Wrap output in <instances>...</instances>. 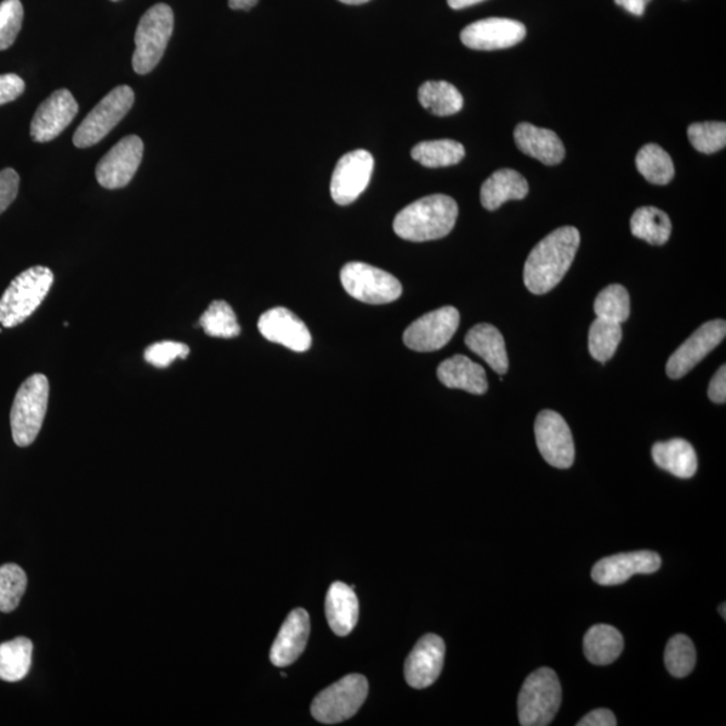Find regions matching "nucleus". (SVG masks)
<instances>
[{
	"mask_svg": "<svg viewBox=\"0 0 726 726\" xmlns=\"http://www.w3.org/2000/svg\"><path fill=\"white\" fill-rule=\"evenodd\" d=\"M368 693V683L361 674L346 675L315 697L312 716L322 724L346 722L360 711Z\"/></svg>",
	"mask_w": 726,
	"mask_h": 726,
	"instance_id": "7",
	"label": "nucleus"
},
{
	"mask_svg": "<svg viewBox=\"0 0 726 726\" xmlns=\"http://www.w3.org/2000/svg\"><path fill=\"white\" fill-rule=\"evenodd\" d=\"M308 611L297 609L288 615L271 649V662L277 667L292 665L303 654L310 638Z\"/></svg>",
	"mask_w": 726,
	"mask_h": 726,
	"instance_id": "20",
	"label": "nucleus"
},
{
	"mask_svg": "<svg viewBox=\"0 0 726 726\" xmlns=\"http://www.w3.org/2000/svg\"><path fill=\"white\" fill-rule=\"evenodd\" d=\"M261 336L272 343H279L295 353L310 350L312 338L308 326L293 312L276 308L264 312L259 320Z\"/></svg>",
	"mask_w": 726,
	"mask_h": 726,
	"instance_id": "19",
	"label": "nucleus"
},
{
	"mask_svg": "<svg viewBox=\"0 0 726 726\" xmlns=\"http://www.w3.org/2000/svg\"><path fill=\"white\" fill-rule=\"evenodd\" d=\"M112 2H118V0H112Z\"/></svg>",
	"mask_w": 726,
	"mask_h": 726,
	"instance_id": "51",
	"label": "nucleus"
},
{
	"mask_svg": "<svg viewBox=\"0 0 726 726\" xmlns=\"http://www.w3.org/2000/svg\"><path fill=\"white\" fill-rule=\"evenodd\" d=\"M709 399H711L714 404H725L726 402V367L725 365L718 368V372L714 374L711 384H709L708 389Z\"/></svg>",
	"mask_w": 726,
	"mask_h": 726,
	"instance_id": "43",
	"label": "nucleus"
},
{
	"mask_svg": "<svg viewBox=\"0 0 726 726\" xmlns=\"http://www.w3.org/2000/svg\"><path fill=\"white\" fill-rule=\"evenodd\" d=\"M339 2H342L345 4H363L371 2V0H339Z\"/></svg>",
	"mask_w": 726,
	"mask_h": 726,
	"instance_id": "48",
	"label": "nucleus"
},
{
	"mask_svg": "<svg viewBox=\"0 0 726 726\" xmlns=\"http://www.w3.org/2000/svg\"><path fill=\"white\" fill-rule=\"evenodd\" d=\"M643 2H644L646 4H649V3L651 2V0H643Z\"/></svg>",
	"mask_w": 726,
	"mask_h": 726,
	"instance_id": "50",
	"label": "nucleus"
},
{
	"mask_svg": "<svg viewBox=\"0 0 726 726\" xmlns=\"http://www.w3.org/2000/svg\"><path fill=\"white\" fill-rule=\"evenodd\" d=\"M518 149L527 157L537 159L547 166H555L564 161L565 147L553 130L521 123L514 130Z\"/></svg>",
	"mask_w": 726,
	"mask_h": 726,
	"instance_id": "21",
	"label": "nucleus"
},
{
	"mask_svg": "<svg viewBox=\"0 0 726 726\" xmlns=\"http://www.w3.org/2000/svg\"><path fill=\"white\" fill-rule=\"evenodd\" d=\"M27 576L24 569L16 564L0 566V611L3 614L18 609L26 592Z\"/></svg>",
	"mask_w": 726,
	"mask_h": 726,
	"instance_id": "36",
	"label": "nucleus"
},
{
	"mask_svg": "<svg viewBox=\"0 0 726 726\" xmlns=\"http://www.w3.org/2000/svg\"><path fill=\"white\" fill-rule=\"evenodd\" d=\"M340 281L351 298L367 304H388L402 295V286L389 272L365 263H349L340 271Z\"/></svg>",
	"mask_w": 726,
	"mask_h": 726,
	"instance_id": "9",
	"label": "nucleus"
},
{
	"mask_svg": "<svg viewBox=\"0 0 726 726\" xmlns=\"http://www.w3.org/2000/svg\"><path fill=\"white\" fill-rule=\"evenodd\" d=\"M631 312L627 289L619 285H612L603 289L594 300V314L600 320L622 323L626 322Z\"/></svg>",
	"mask_w": 726,
	"mask_h": 726,
	"instance_id": "35",
	"label": "nucleus"
},
{
	"mask_svg": "<svg viewBox=\"0 0 726 726\" xmlns=\"http://www.w3.org/2000/svg\"><path fill=\"white\" fill-rule=\"evenodd\" d=\"M651 453L658 467L680 479L691 478L699 468V459L693 446L684 439L656 442Z\"/></svg>",
	"mask_w": 726,
	"mask_h": 726,
	"instance_id": "26",
	"label": "nucleus"
},
{
	"mask_svg": "<svg viewBox=\"0 0 726 726\" xmlns=\"http://www.w3.org/2000/svg\"><path fill=\"white\" fill-rule=\"evenodd\" d=\"M459 325H461V314L455 308H441L428 312L406 328L404 343L408 349L418 353H433L450 342Z\"/></svg>",
	"mask_w": 726,
	"mask_h": 726,
	"instance_id": "10",
	"label": "nucleus"
},
{
	"mask_svg": "<svg viewBox=\"0 0 726 726\" xmlns=\"http://www.w3.org/2000/svg\"><path fill=\"white\" fill-rule=\"evenodd\" d=\"M725 606H726L725 603H723L722 606H719V614H722L723 619H726Z\"/></svg>",
	"mask_w": 726,
	"mask_h": 726,
	"instance_id": "49",
	"label": "nucleus"
},
{
	"mask_svg": "<svg viewBox=\"0 0 726 726\" xmlns=\"http://www.w3.org/2000/svg\"><path fill=\"white\" fill-rule=\"evenodd\" d=\"M259 3V0H229V8L231 10L249 11Z\"/></svg>",
	"mask_w": 726,
	"mask_h": 726,
	"instance_id": "46",
	"label": "nucleus"
},
{
	"mask_svg": "<svg viewBox=\"0 0 726 726\" xmlns=\"http://www.w3.org/2000/svg\"><path fill=\"white\" fill-rule=\"evenodd\" d=\"M527 195H529V184L524 175L512 168H502L481 185L480 202L485 209L493 212L508 201L524 200Z\"/></svg>",
	"mask_w": 726,
	"mask_h": 726,
	"instance_id": "24",
	"label": "nucleus"
},
{
	"mask_svg": "<svg viewBox=\"0 0 726 726\" xmlns=\"http://www.w3.org/2000/svg\"><path fill=\"white\" fill-rule=\"evenodd\" d=\"M637 168L646 180L654 185H667L674 178L675 170L671 155L661 146L646 145L637 155Z\"/></svg>",
	"mask_w": 726,
	"mask_h": 726,
	"instance_id": "32",
	"label": "nucleus"
},
{
	"mask_svg": "<svg viewBox=\"0 0 726 726\" xmlns=\"http://www.w3.org/2000/svg\"><path fill=\"white\" fill-rule=\"evenodd\" d=\"M190 354L189 346L180 342H173V340H163L151 345L145 351V360L152 366L167 367L177 360H185Z\"/></svg>",
	"mask_w": 726,
	"mask_h": 726,
	"instance_id": "40",
	"label": "nucleus"
},
{
	"mask_svg": "<svg viewBox=\"0 0 726 726\" xmlns=\"http://www.w3.org/2000/svg\"><path fill=\"white\" fill-rule=\"evenodd\" d=\"M561 706L558 674L549 667L538 668L525 679L518 697V717L524 726H547Z\"/></svg>",
	"mask_w": 726,
	"mask_h": 726,
	"instance_id": "6",
	"label": "nucleus"
},
{
	"mask_svg": "<svg viewBox=\"0 0 726 726\" xmlns=\"http://www.w3.org/2000/svg\"><path fill=\"white\" fill-rule=\"evenodd\" d=\"M458 203L442 195L424 197L396 215L393 229L404 240L424 242L450 235L456 224Z\"/></svg>",
	"mask_w": 726,
	"mask_h": 726,
	"instance_id": "2",
	"label": "nucleus"
},
{
	"mask_svg": "<svg viewBox=\"0 0 726 726\" xmlns=\"http://www.w3.org/2000/svg\"><path fill=\"white\" fill-rule=\"evenodd\" d=\"M54 283L47 266H32L16 276L0 299V325L13 328L24 323L41 305Z\"/></svg>",
	"mask_w": 726,
	"mask_h": 726,
	"instance_id": "3",
	"label": "nucleus"
},
{
	"mask_svg": "<svg viewBox=\"0 0 726 726\" xmlns=\"http://www.w3.org/2000/svg\"><path fill=\"white\" fill-rule=\"evenodd\" d=\"M466 345L473 353L489 363L493 372L501 374V376L508 373L506 343H504L503 336L497 327L487 325V323L476 325L467 333Z\"/></svg>",
	"mask_w": 726,
	"mask_h": 726,
	"instance_id": "25",
	"label": "nucleus"
},
{
	"mask_svg": "<svg viewBox=\"0 0 726 726\" xmlns=\"http://www.w3.org/2000/svg\"><path fill=\"white\" fill-rule=\"evenodd\" d=\"M448 5L453 10H462L471 8V5L485 2V0H447Z\"/></svg>",
	"mask_w": 726,
	"mask_h": 726,
	"instance_id": "47",
	"label": "nucleus"
},
{
	"mask_svg": "<svg viewBox=\"0 0 726 726\" xmlns=\"http://www.w3.org/2000/svg\"><path fill=\"white\" fill-rule=\"evenodd\" d=\"M418 100L436 116H451L462 111L464 100L456 87L447 82H427L418 89Z\"/></svg>",
	"mask_w": 726,
	"mask_h": 726,
	"instance_id": "30",
	"label": "nucleus"
},
{
	"mask_svg": "<svg viewBox=\"0 0 726 726\" xmlns=\"http://www.w3.org/2000/svg\"><path fill=\"white\" fill-rule=\"evenodd\" d=\"M697 661L694 643L686 635H675L668 640L665 650V663L668 673L684 678L693 672Z\"/></svg>",
	"mask_w": 726,
	"mask_h": 726,
	"instance_id": "37",
	"label": "nucleus"
},
{
	"mask_svg": "<svg viewBox=\"0 0 726 726\" xmlns=\"http://www.w3.org/2000/svg\"><path fill=\"white\" fill-rule=\"evenodd\" d=\"M688 138L697 151L702 152V154H714V152L725 149V123L706 122L691 124L688 128Z\"/></svg>",
	"mask_w": 726,
	"mask_h": 726,
	"instance_id": "38",
	"label": "nucleus"
},
{
	"mask_svg": "<svg viewBox=\"0 0 726 726\" xmlns=\"http://www.w3.org/2000/svg\"><path fill=\"white\" fill-rule=\"evenodd\" d=\"M20 175L13 168L0 172V214L15 201L18 196Z\"/></svg>",
	"mask_w": 726,
	"mask_h": 726,
	"instance_id": "41",
	"label": "nucleus"
},
{
	"mask_svg": "<svg viewBox=\"0 0 726 726\" xmlns=\"http://www.w3.org/2000/svg\"><path fill=\"white\" fill-rule=\"evenodd\" d=\"M660 554L640 552L621 553L601 559L592 569V578L600 586H619L634 575H649L661 568Z\"/></svg>",
	"mask_w": 726,
	"mask_h": 726,
	"instance_id": "17",
	"label": "nucleus"
},
{
	"mask_svg": "<svg viewBox=\"0 0 726 726\" xmlns=\"http://www.w3.org/2000/svg\"><path fill=\"white\" fill-rule=\"evenodd\" d=\"M726 336V322L716 320L706 322L699 330L694 331L686 342L679 346L675 353L668 359L666 365L667 376L679 379L686 376L699 363L712 353Z\"/></svg>",
	"mask_w": 726,
	"mask_h": 726,
	"instance_id": "14",
	"label": "nucleus"
},
{
	"mask_svg": "<svg viewBox=\"0 0 726 726\" xmlns=\"http://www.w3.org/2000/svg\"><path fill=\"white\" fill-rule=\"evenodd\" d=\"M49 381L41 373L28 377L16 391L11 410V433L16 446L28 447L37 439L47 416Z\"/></svg>",
	"mask_w": 726,
	"mask_h": 726,
	"instance_id": "4",
	"label": "nucleus"
},
{
	"mask_svg": "<svg viewBox=\"0 0 726 726\" xmlns=\"http://www.w3.org/2000/svg\"><path fill=\"white\" fill-rule=\"evenodd\" d=\"M580 247V234L573 226L552 231L537 243L526 260L525 286L531 293L552 291L564 279Z\"/></svg>",
	"mask_w": 726,
	"mask_h": 726,
	"instance_id": "1",
	"label": "nucleus"
},
{
	"mask_svg": "<svg viewBox=\"0 0 726 726\" xmlns=\"http://www.w3.org/2000/svg\"><path fill=\"white\" fill-rule=\"evenodd\" d=\"M200 326L209 337L214 338L231 339L241 333L234 309L224 300H215L209 305L205 314L201 316Z\"/></svg>",
	"mask_w": 726,
	"mask_h": 726,
	"instance_id": "34",
	"label": "nucleus"
},
{
	"mask_svg": "<svg viewBox=\"0 0 726 726\" xmlns=\"http://www.w3.org/2000/svg\"><path fill=\"white\" fill-rule=\"evenodd\" d=\"M134 103V90L127 85H121V87L111 90L79 124L75 136H73V143L78 149H87V147L98 145L126 117Z\"/></svg>",
	"mask_w": 726,
	"mask_h": 726,
	"instance_id": "8",
	"label": "nucleus"
},
{
	"mask_svg": "<svg viewBox=\"0 0 726 726\" xmlns=\"http://www.w3.org/2000/svg\"><path fill=\"white\" fill-rule=\"evenodd\" d=\"M25 82L20 76L2 75L0 76V105L11 103L25 92Z\"/></svg>",
	"mask_w": 726,
	"mask_h": 726,
	"instance_id": "42",
	"label": "nucleus"
},
{
	"mask_svg": "<svg viewBox=\"0 0 726 726\" xmlns=\"http://www.w3.org/2000/svg\"><path fill=\"white\" fill-rule=\"evenodd\" d=\"M629 225L635 237L651 246H663L672 235L671 217L661 209L652 206L635 210Z\"/></svg>",
	"mask_w": 726,
	"mask_h": 726,
	"instance_id": "29",
	"label": "nucleus"
},
{
	"mask_svg": "<svg viewBox=\"0 0 726 726\" xmlns=\"http://www.w3.org/2000/svg\"><path fill=\"white\" fill-rule=\"evenodd\" d=\"M438 378L445 387L466 390L471 395H485L489 389L485 368L466 355H455L441 362Z\"/></svg>",
	"mask_w": 726,
	"mask_h": 726,
	"instance_id": "23",
	"label": "nucleus"
},
{
	"mask_svg": "<svg viewBox=\"0 0 726 726\" xmlns=\"http://www.w3.org/2000/svg\"><path fill=\"white\" fill-rule=\"evenodd\" d=\"M466 150L462 143L451 139L423 141L413 147L412 158L424 167L453 166L463 161Z\"/></svg>",
	"mask_w": 726,
	"mask_h": 726,
	"instance_id": "31",
	"label": "nucleus"
},
{
	"mask_svg": "<svg viewBox=\"0 0 726 726\" xmlns=\"http://www.w3.org/2000/svg\"><path fill=\"white\" fill-rule=\"evenodd\" d=\"M526 27L518 21L487 18L468 25L461 34L467 48L474 50H501L515 47L524 41Z\"/></svg>",
	"mask_w": 726,
	"mask_h": 726,
	"instance_id": "16",
	"label": "nucleus"
},
{
	"mask_svg": "<svg viewBox=\"0 0 726 726\" xmlns=\"http://www.w3.org/2000/svg\"><path fill=\"white\" fill-rule=\"evenodd\" d=\"M174 30V13L170 5H152L141 16L135 33L133 67L138 75H149L161 62Z\"/></svg>",
	"mask_w": 726,
	"mask_h": 726,
	"instance_id": "5",
	"label": "nucleus"
},
{
	"mask_svg": "<svg viewBox=\"0 0 726 726\" xmlns=\"http://www.w3.org/2000/svg\"><path fill=\"white\" fill-rule=\"evenodd\" d=\"M615 714L610 709H597L583 717L577 726H616Z\"/></svg>",
	"mask_w": 726,
	"mask_h": 726,
	"instance_id": "44",
	"label": "nucleus"
},
{
	"mask_svg": "<svg viewBox=\"0 0 726 726\" xmlns=\"http://www.w3.org/2000/svg\"><path fill=\"white\" fill-rule=\"evenodd\" d=\"M535 433L544 462L560 470L572 467L575 462V442L563 416L558 412L542 411L537 416Z\"/></svg>",
	"mask_w": 726,
	"mask_h": 726,
	"instance_id": "11",
	"label": "nucleus"
},
{
	"mask_svg": "<svg viewBox=\"0 0 726 726\" xmlns=\"http://www.w3.org/2000/svg\"><path fill=\"white\" fill-rule=\"evenodd\" d=\"M24 22L21 0H3L0 3V50L13 47Z\"/></svg>",
	"mask_w": 726,
	"mask_h": 726,
	"instance_id": "39",
	"label": "nucleus"
},
{
	"mask_svg": "<svg viewBox=\"0 0 726 726\" xmlns=\"http://www.w3.org/2000/svg\"><path fill=\"white\" fill-rule=\"evenodd\" d=\"M617 5H621L624 10H627L628 13L634 15H643L646 10V4L643 0H615Z\"/></svg>",
	"mask_w": 726,
	"mask_h": 726,
	"instance_id": "45",
	"label": "nucleus"
},
{
	"mask_svg": "<svg viewBox=\"0 0 726 726\" xmlns=\"http://www.w3.org/2000/svg\"><path fill=\"white\" fill-rule=\"evenodd\" d=\"M143 140L136 135H129L127 138L113 146L111 151L101 159L96 168V178L104 189L115 190L126 187L143 159Z\"/></svg>",
	"mask_w": 726,
	"mask_h": 726,
	"instance_id": "12",
	"label": "nucleus"
},
{
	"mask_svg": "<svg viewBox=\"0 0 726 726\" xmlns=\"http://www.w3.org/2000/svg\"><path fill=\"white\" fill-rule=\"evenodd\" d=\"M33 642L21 637L0 644V679L18 683L30 672Z\"/></svg>",
	"mask_w": 726,
	"mask_h": 726,
	"instance_id": "28",
	"label": "nucleus"
},
{
	"mask_svg": "<svg viewBox=\"0 0 726 726\" xmlns=\"http://www.w3.org/2000/svg\"><path fill=\"white\" fill-rule=\"evenodd\" d=\"M78 113V104L70 90L60 89L38 107L30 127V135L37 143H48L73 122Z\"/></svg>",
	"mask_w": 726,
	"mask_h": 726,
	"instance_id": "15",
	"label": "nucleus"
},
{
	"mask_svg": "<svg viewBox=\"0 0 726 726\" xmlns=\"http://www.w3.org/2000/svg\"><path fill=\"white\" fill-rule=\"evenodd\" d=\"M328 626L338 637H348L359 623L360 603L353 587L334 583L326 598Z\"/></svg>",
	"mask_w": 726,
	"mask_h": 726,
	"instance_id": "22",
	"label": "nucleus"
},
{
	"mask_svg": "<svg viewBox=\"0 0 726 726\" xmlns=\"http://www.w3.org/2000/svg\"><path fill=\"white\" fill-rule=\"evenodd\" d=\"M446 644L438 635L428 634L418 640L405 661V679L413 689L429 688L445 666Z\"/></svg>",
	"mask_w": 726,
	"mask_h": 726,
	"instance_id": "18",
	"label": "nucleus"
},
{
	"mask_svg": "<svg viewBox=\"0 0 726 726\" xmlns=\"http://www.w3.org/2000/svg\"><path fill=\"white\" fill-rule=\"evenodd\" d=\"M623 331L619 323L600 320L592 323L589 328L588 348L589 354L600 363L610 361L616 353L617 346L622 342Z\"/></svg>",
	"mask_w": 726,
	"mask_h": 726,
	"instance_id": "33",
	"label": "nucleus"
},
{
	"mask_svg": "<svg viewBox=\"0 0 726 726\" xmlns=\"http://www.w3.org/2000/svg\"><path fill=\"white\" fill-rule=\"evenodd\" d=\"M374 158L366 150H355L339 159L334 170L330 191L338 205H350L359 200L372 179Z\"/></svg>",
	"mask_w": 726,
	"mask_h": 726,
	"instance_id": "13",
	"label": "nucleus"
},
{
	"mask_svg": "<svg viewBox=\"0 0 726 726\" xmlns=\"http://www.w3.org/2000/svg\"><path fill=\"white\" fill-rule=\"evenodd\" d=\"M623 649V635L609 624H597L584 637V654L597 666L611 665L621 656Z\"/></svg>",
	"mask_w": 726,
	"mask_h": 726,
	"instance_id": "27",
	"label": "nucleus"
}]
</instances>
